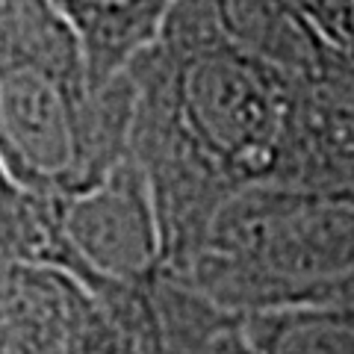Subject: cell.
<instances>
[{
  "label": "cell",
  "instance_id": "cell-1",
  "mask_svg": "<svg viewBox=\"0 0 354 354\" xmlns=\"http://www.w3.org/2000/svg\"><path fill=\"white\" fill-rule=\"evenodd\" d=\"M130 77L127 148L148 171L171 269L218 201L290 183L301 80L230 44L198 0H174Z\"/></svg>",
  "mask_w": 354,
  "mask_h": 354
},
{
  "label": "cell",
  "instance_id": "cell-2",
  "mask_svg": "<svg viewBox=\"0 0 354 354\" xmlns=\"http://www.w3.org/2000/svg\"><path fill=\"white\" fill-rule=\"evenodd\" d=\"M130 71L92 92L83 50L50 0H0V165L24 192L59 198L130 151Z\"/></svg>",
  "mask_w": 354,
  "mask_h": 354
},
{
  "label": "cell",
  "instance_id": "cell-3",
  "mask_svg": "<svg viewBox=\"0 0 354 354\" xmlns=\"http://www.w3.org/2000/svg\"><path fill=\"white\" fill-rule=\"evenodd\" d=\"M225 310L354 301V192L245 186L165 269Z\"/></svg>",
  "mask_w": 354,
  "mask_h": 354
},
{
  "label": "cell",
  "instance_id": "cell-4",
  "mask_svg": "<svg viewBox=\"0 0 354 354\" xmlns=\"http://www.w3.org/2000/svg\"><path fill=\"white\" fill-rule=\"evenodd\" d=\"M41 201L50 227V266L71 272L97 298L139 292L165 272L157 198L133 151L83 189Z\"/></svg>",
  "mask_w": 354,
  "mask_h": 354
},
{
  "label": "cell",
  "instance_id": "cell-5",
  "mask_svg": "<svg viewBox=\"0 0 354 354\" xmlns=\"http://www.w3.org/2000/svg\"><path fill=\"white\" fill-rule=\"evenodd\" d=\"M104 322V301L71 272L0 263V354H83Z\"/></svg>",
  "mask_w": 354,
  "mask_h": 354
},
{
  "label": "cell",
  "instance_id": "cell-6",
  "mask_svg": "<svg viewBox=\"0 0 354 354\" xmlns=\"http://www.w3.org/2000/svg\"><path fill=\"white\" fill-rule=\"evenodd\" d=\"M230 44L254 53L301 83L322 80L351 53H339L290 0H198Z\"/></svg>",
  "mask_w": 354,
  "mask_h": 354
},
{
  "label": "cell",
  "instance_id": "cell-7",
  "mask_svg": "<svg viewBox=\"0 0 354 354\" xmlns=\"http://www.w3.org/2000/svg\"><path fill=\"white\" fill-rule=\"evenodd\" d=\"M83 50L95 95L118 83L160 41L174 0H50Z\"/></svg>",
  "mask_w": 354,
  "mask_h": 354
},
{
  "label": "cell",
  "instance_id": "cell-8",
  "mask_svg": "<svg viewBox=\"0 0 354 354\" xmlns=\"http://www.w3.org/2000/svg\"><path fill=\"white\" fill-rule=\"evenodd\" d=\"M50 263L44 201L24 192L0 165V263Z\"/></svg>",
  "mask_w": 354,
  "mask_h": 354
},
{
  "label": "cell",
  "instance_id": "cell-9",
  "mask_svg": "<svg viewBox=\"0 0 354 354\" xmlns=\"http://www.w3.org/2000/svg\"><path fill=\"white\" fill-rule=\"evenodd\" d=\"M148 290L101 298L106 307V322L83 354H165L151 316Z\"/></svg>",
  "mask_w": 354,
  "mask_h": 354
},
{
  "label": "cell",
  "instance_id": "cell-10",
  "mask_svg": "<svg viewBox=\"0 0 354 354\" xmlns=\"http://www.w3.org/2000/svg\"><path fill=\"white\" fill-rule=\"evenodd\" d=\"M330 48L354 57V0H290Z\"/></svg>",
  "mask_w": 354,
  "mask_h": 354
}]
</instances>
